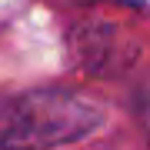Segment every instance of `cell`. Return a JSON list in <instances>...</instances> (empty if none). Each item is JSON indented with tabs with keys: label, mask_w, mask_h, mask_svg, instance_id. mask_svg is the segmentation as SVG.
I'll return each instance as SVG.
<instances>
[{
	"label": "cell",
	"mask_w": 150,
	"mask_h": 150,
	"mask_svg": "<svg viewBox=\"0 0 150 150\" xmlns=\"http://www.w3.org/2000/svg\"><path fill=\"white\" fill-rule=\"evenodd\" d=\"M103 127V107L90 93L70 87L17 93L0 103V147L4 150H47L93 137Z\"/></svg>",
	"instance_id": "1"
},
{
	"label": "cell",
	"mask_w": 150,
	"mask_h": 150,
	"mask_svg": "<svg viewBox=\"0 0 150 150\" xmlns=\"http://www.w3.org/2000/svg\"><path fill=\"white\" fill-rule=\"evenodd\" d=\"M117 30L113 27H77L74 50L93 74H103V67H113V50H117Z\"/></svg>",
	"instance_id": "2"
}]
</instances>
